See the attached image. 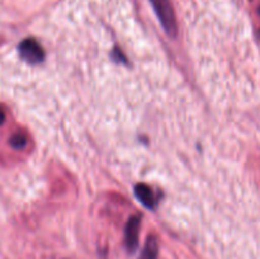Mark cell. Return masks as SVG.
Segmentation results:
<instances>
[{
	"label": "cell",
	"instance_id": "cell-1",
	"mask_svg": "<svg viewBox=\"0 0 260 259\" xmlns=\"http://www.w3.org/2000/svg\"><path fill=\"white\" fill-rule=\"evenodd\" d=\"M150 3H151L152 8H154L155 13L160 20V24L162 25L165 32L170 37H175L178 32V25L170 0H150Z\"/></svg>",
	"mask_w": 260,
	"mask_h": 259
},
{
	"label": "cell",
	"instance_id": "cell-2",
	"mask_svg": "<svg viewBox=\"0 0 260 259\" xmlns=\"http://www.w3.org/2000/svg\"><path fill=\"white\" fill-rule=\"evenodd\" d=\"M19 53L23 60L29 63H40L45 58V52L35 38H27L19 45Z\"/></svg>",
	"mask_w": 260,
	"mask_h": 259
},
{
	"label": "cell",
	"instance_id": "cell-3",
	"mask_svg": "<svg viewBox=\"0 0 260 259\" xmlns=\"http://www.w3.org/2000/svg\"><path fill=\"white\" fill-rule=\"evenodd\" d=\"M141 218L139 216H132L128 220L124 230V244L128 250V253H135L139 246V233Z\"/></svg>",
	"mask_w": 260,
	"mask_h": 259
},
{
	"label": "cell",
	"instance_id": "cell-4",
	"mask_svg": "<svg viewBox=\"0 0 260 259\" xmlns=\"http://www.w3.org/2000/svg\"><path fill=\"white\" fill-rule=\"evenodd\" d=\"M135 196H136L137 200L145 207L150 208V210H154L155 205H156V201H155L154 193H152L151 188L149 185L144 184V183H140V184L135 185Z\"/></svg>",
	"mask_w": 260,
	"mask_h": 259
},
{
	"label": "cell",
	"instance_id": "cell-5",
	"mask_svg": "<svg viewBox=\"0 0 260 259\" xmlns=\"http://www.w3.org/2000/svg\"><path fill=\"white\" fill-rule=\"evenodd\" d=\"M157 254H159V243H157V239L152 235L149 236L139 259H157Z\"/></svg>",
	"mask_w": 260,
	"mask_h": 259
},
{
	"label": "cell",
	"instance_id": "cell-6",
	"mask_svg": "<svg viewBox=\"0 0 260 259\" xmlns=\"http://www.w3.org/2000/svg\"><path fill=\"white\" fill-rule=\"evenodd\" d=\"M9 144L15 150L24 149L25 145H27V136L24 134H22V132H17V134H14L10 137Z\"/></svg>",
	"mask_w": 260,
	"mask_h": 259
},
{
	"label": "cell",
	"instance_id": "cell-7",
	"mask_svg": "<svg viewBox=\"0 0 260 259\" xmlns=\"http://www.w3.org/2000/svg\"><path fill=\"white\" fill-rule=\"evenodd\" d=\"M112 56H113L114 60H117L118 62H126V57L123 56V53L121 52V51L118 50V48H114L113 53H112Z\"/></svg>",
	"mask_w": 260,
	"mask_h": 259
},
{
	"label": "cell",
	"instance_id": "cell-8",
	"mask_svg": "<svg viewBox=\"0 0 260 259\" xmlns=\"http://www.w3.org/2000/svg\"><path fill=\"white\" fill-rule=\"evenodd\" d=\"M4 121H5V113L3 109H0V124H2Z\"/></svg>",
	"mask_w": 260,
	"mask_h": 259
}]
</instances>
